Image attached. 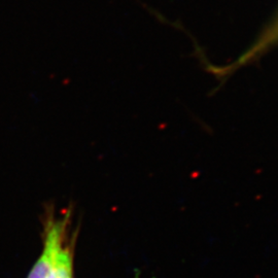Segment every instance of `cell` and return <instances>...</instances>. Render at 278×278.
<instances>
[{"label": "cell", "instance_id": "cell-1", "mask_svg": "<svg viewBox=\"0 0 278 278\" xmlns=\"http://www.w3.org/2000/svg\"><path fill=\"white\" fill-rule=\"evenodd\" d=\"M72 208L57 215L54 209H48L42 220V251L29 271L27 278H46L54 254L62 237L72 229Z\"/></svg>", "mask_w": 278, "mask_h": 278}, {"label": "cell", "instance_id": "cell-2", "mask_svg": "<svg viewBox=\"0 0 278 278\" xmlns=\"http://www.w3.org/2000/svg\"><path fill=\"white\" fill-rule=\"evenodd\" d=\"M77 229L69 230L60 240L46 278H74V248Z\"/></svg>", "mask_w": 278, "mask_h": 278}]
</instances>
